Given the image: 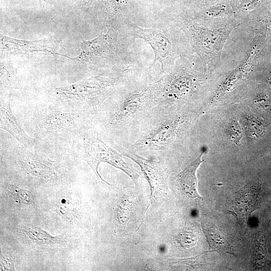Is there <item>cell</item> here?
<instances>
[{
  "label": "cell",
  "mask_w": 271,
  "mask_h": 271,
  "mask_svg": "<svg viewBox=\"0 0 271 271\" xmlns=\"http://www.w3.org/2000/svg\"><path fill=\"white\" fill-rule=\"evenodd\" d=\"M270 171H271V168L270 169Z\"/></svg>",
  "instance_id": "23"
},
{
  "label": "cell",
  "mask_w": 271,
  "mask_h": 271,
  "mask_svg": "<svg viewBox=\"0 0 271 271\" xmlns=\"http://www.w3.org/2000/svg\"><path fill=\"white\" fill-rule=\"evenodd\" d=\"M268 192L267 182L258 177L234 193L231 209L228 212L235 217L238 223L245 224L251 214L266 200Z\"/></svg>",
  "instance_id": "5"
},
{
  "label": "cell",
  "mask_w": 271,
  "mask_h": 271,
  "mask_svg": "<svg viewBox=\"0 0 271 271\" xmlns=\"http://www.w3.org/2000/svg\"><path fill=\"white\" fill-rule=\"evenodd\" d=\"M205 1H212V0H205Z\"/></svg>",
  "instance_id": "22"
},
{
  "label": "cell",
  "mask_w": 271,
  "mask_h": 271,
  "mask_svg": "<svg viewBox=\"0 0 271 271\" xmlns=\"http://www.w3.org/2000/svg\"><path fill=\"white\" fill-rule=\"evenodd\" d=\"M77 116L75 113L52 111L42 117L40 127L49 133L69 129L74 126Z\"/></svg>",
  "instance_id": "12"
},
{
  "label": "cell",
  "mask_w": 271,
  "mask_h": 271,
  "mask_svg": "<svg viewBox=\"0 0 271 271\" xmlns=\"http://www.w3.org/2000/svg\"><path fill=\"white\" fill-rule=\"evenodd\" d=\"M123 154L140 167L151 189V197H163L168 191V172L160 162L146 159L138 155L124 152Z\"/></svg>",
  "instance_id": "7"
},
{
  "label": "cell",
  "mask_w": 271,
  "mask_h": 271,
  "mask_svg": "<svg viewBox=\"0 0 271 271\" xmlns=\"http://www.w3.org/2000/svg\"><path fill=\"white\" fill-rule=\"evenodd\" d=\"M59 42L53 38L36 40L15 39L1 35V49L3 51L19 54H57Z\"/></svg>",
  "instance_id": "9"
},
{
  "label": "cell",
  "mask_w": 271,
  "mask_h": 271,
  "mask_svg": "<svg viewBox=\"0 0 271 271\" xmlns=\"http://www.w3.org/2000/svg\"><path fill=\"white\" fill-rule=\"evenodd\" d=\"M224 10H225V9H221L220 7L216 8L215 9H212L208 12L207 15L217 16L218 15H219L220 12L221 13L222 11H224Z\"/></svg>",
  "instance_id": "21"
},
{
  "label": "cell",
  "mask_w": 271,
  "mask_h": 271,
  "mask_svg": "<svg viewBox=\"0 0 271 271\" xmlns=\"http://www.w3.org/2000/svg\"><path fill=\"white\" fill-rule=\"evenodd\" d=\"M268 226L261 227L254 235L252 253V266L255 270H266L269 268L267 243Z\"/></svg>",
  "instance_id": "13"
},
{
  "label": "cell",
  "mask_w": 271,
  "mask_h": 271,
  "mask_svg": "<svg viewBox=\"0 0 271 271\" xmlns=\"http://www.w3.org/2000/svg\"><path fill=\"white\" fill-rule=\"evenodd\" d=\"M129 28L134 37L144 39L151 46L155 53L153 64L159 61L161 64V73H164L167 65L172 60L174 52L167 33L164 30L143 28L137 25H130Z\"/></svg>",
  "instance_id": "6"
},
{
  "label": "cell",
  "mask_w": 271,
  "mask_h": 271,
  "mask_svg": "<svg viewBox=\"0 0 271 271\" xmlns=\"http://www.w3.org/2000/svg\"><path fill=\"white\" fill-rule=\"evenodd\" d=\"M22 164L26 171L32 176L44 179H51L55 176L53 168L42 162L25 159L22 161Z\"/></svg>",
  "instance_id": "17"
},
{
  "label": "cell",
  "mask_w": 271,
  "mask_h": 271,
  "mask_svg": "<svg viewBox=\"0 0 271 271\" xmlns=\"http://www.w3.org/2000/svg\"><path fill=\"white\" fill-rule=\"evenodd\" d=\"M270 146H271V143H270Z\"/></svg>",
  "instance_id": "24"
},
{
  "label": "cell",
  "mask_w": 271,
  "mask_h": 271,
  "mask_svg": "<svg viewBox=\"0 0 271 271\" xmlns=\"http://www.w3.org/2000/svg\"><path fill=\"white\" fill-rule=\"evenodd\" d=\"M111 32L103 34L102 30L96 38L85 41L81 37V52L74 60L82 63L95 64L109 60L114 54Z\"/></svg>",
  "instance_id": "8"
},
{
  "label": "cell",
  "mask_w": 271,
  "mask_h": 271,
  "mask_svg": "<svg viewBox=\"0 0 271 271\" xmlns=\"http://www.w3.org/2000/svg\"><path fill=\"white\" fill-rule=\"evenodd\" d=\"M159 115L144 129L143 133L132 145L139 151H161L169 148L184 129L187 119L182 116H170L164 113L162 106Z\"/></svg>",
  "instance_id": "3"
},
{
  "label": "cell",
  "mask_w": 271,
  "mask_h": 271,
  "mask_svg": "<svg viewBox=\"0 0 271 271\" xmlns=\"http://www.w3.org/2000/svg\"><path fill=\"white\" fill-rule=\"evenodd\" d=\"M73 153L76 157L84 160L92 169L101 181L110 185L103 180L98 171L101 162L109 164L119 169L130 177L134 182L140 173L127 163L122 156L105 143L100 135L92 129L85 130L75 135L72 145Z\"/></svg>",
  "instance_id": "1"
},
{
  "label": "cell",
  "mask_w": 271,
  "mask_h": 271,
  "mask_svg": "<svg viewBox=\"0 0 271 271\" xmlns=\"http://www.w3.org/2000/svg\"><path fill=\"white\" fill-rule=\"evenodd\" d=\"M0 127L8 131L25 148H28L29 141L28 137L11 108L10 99L1 104Z\"/></svg>",
  "instance_id": "11"
},
{
  "label": "cell",
  "mask_w": 271,
  "mask_h": 271,
  "mask_svg": "<svg viewBox=\"0 0 271 271\" xmlns=\"http://www.w3.org/2000/svg\"><path fill=\"white\" fill-rule=\"evenodd\" d=\"M225 133L231 143L235 145H240L243 137V130L236 119L232 118L227 122L225 126Z\"/></svg>",
  "instance_id": "18"
},
{
  "label": "cell",
  "mask_w": 271,
  "mask_h": 271,
  "mask_svg": "<svg viewBox=\"0 0 271 271\" xmlns=\"http://www.w3.org/2000/svg\"><path fill=\"white\" fill-rule=\"evenodd\" d=\"M21 233L34 244L45 247L59 245L63 242L62 238L54 237L47 232L35 226H22Z\"/></svg>",
  "instance_id": "15"
},
{
  "label": "cell",
  "mask_w": 271,
  "mask_h": 271,
  "mask_svg": "<svg viewBox=\"0 0 271 271\" xmlns=\"http://www.w3.org/2000/svg\"><path fill=\"white\" fill-rule=\"evenodd\" d=\"M202 228L208 243V251H215L220 255L230 254L236 256L228 237L220 229L202 224Z\"/></svg>",
  "instance_id": "14"
},
{
  "label": "cell",
  "mask_w": 271,
  "mask_h": 271,
  "mask_svg": "<svg viewBox=\"0 0 271 271\" xmlns=\"http://www.w3.org/2000/svg\"><path fill=\"white\" fill-rule=\"evenodd\" d=\"M160 104V82L130 94L115 109L108 122L109 127H118L139 115L149 114Z\"/></svg>",
  "instance_id": "4"
},
{
  "label": "cell",
  "mask_w": 271,
  "mask_h": 271,
  "mask_svg": "<svg viewBox=\"0 0 271 271\" xmlns=\"http://www.w3.org/2000/svg\"><path fill=\"white\" fill-rule=\"evenodd\" d=\"M243 121L246 133L251 140H260L269 132L270 124L260 116L247 114Z\"/></svg>",
  "instance_id": "16"
},
{
  "label": "cell",
  "mask_w": 271,
  "mask_h": 271,
  "mask_svg": "<svg viewBox=\"0 0 271 271\" xmlns=\"http://www.w3.org/2000/svg\"><path fill=\"white\" fill-rule=\"evenodd\" d=\"M115 81L102 76L92 77L77 83L51 89L50 94L58 101L73 108L94 109L112 93Z\"/></svg>",
  "instance_id": "2"
},
{
  "label": "cell",
  "mask_w": 271,
  "mask_h": 271,
  "mask_svg": "<svg viewBox=\"0 0 271 271\" xmlns=\"http://www.w3.org/2000/svg\"><path fill=\"white\" fill-rule=\"evenodd\" d=\"M8 190L16 202L27 205H30L33 203L34 196L29 190L12 184L8 186Z\"/></svg>",
  "instance_id": "19"
},
{
  "label": "cell",
  "mask_w": 271,
  "mask_h": 271,
  "mask_svg": "<svg viewBox=\"0 0 271 271\" xmlns=\"http://www.w3.org/2000/svg\"><path fill=\"white\" fill-rule=\"evenodd\" d=\"M203 152L192 162L177 176L180 188L185 196L188 198L202 200V197L197 190L198 180L197 171L199 165L203 162L202 157Z\"/></svg>",
  "instance_id": "10"
},
{
  "label": "cell",
  "mask_w": 271,
  "mask_h": 271,
  "mask_svg": "<svg viewBox=\"0 0 271 271\" xmlns=\"http://www.w3.org/2000/svg\"><path fill=\"white\" fill-rule=\"evenodd\" d=\"M1 262L2 270H14V258L11 255L7 254L1 252Z\"/></svg>",
  "instance_id": "20"
}]
</instances>
